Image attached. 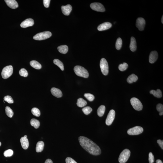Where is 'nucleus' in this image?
Listing matches in <instances>:
<instances>
[{
	"label": "nucleus",
	"mask_w": 163,
	"mask_h": 163,
	"mask_svg": "<svg viewBox=\"0 0 163 163\" xmlns=\"http://www.w3.org/2000/svg\"><path fill=\"white\" fill-rule=\"evenodd\" d=\"M79 141L83 148L91 154L98 156L101 153L99 147L87 138L80 136L79 138Z\"/></svg>",
	"instance_id": "obj_1"
},
{
	"label": "nucleus",
	"mask_w": 163,
	"mask_h": 163,
	"mask_svg": "<svg viewBox=\"0 0 163 163\" xmlns=\"http://www.w3.org/2000/svg\"><path fill=\"white\" fill-rule=\"evenodd\" d=\"M74 71L78 76L87 78L89 76L88 71L84 67L80 66H75L74 68Z\"/></svg>",
	"instance_id": "obj_2"
},
{
	"label": "nucleus",
	"mask_w": 163,
	"mask_h": 163,
	"mask_svg": "<svg viewBox=\"0 0 163 163\" xmlns=\"http://www.w3.org/2000/svg\"><path fill=\"white\" fill-rule=\"evenodd\" d=\"M131 151L129 149H125L122 151L120 154L118 161L120 163L126 162L131 155Z\"/></svg>",
	"instance_id": "obj_3"
},
{
	"label": "nucleus",
	"mask_w": 163,
	"mask_h": 163,
	"mask_svg": "<svg viewBox=\"0 0 163 163\" xmlns=\"http://www.w3.org/2000/svg\"><path fill=\"white\" fill-rule=\"evenodd\" d=\"M13 68L12 66H7L3 68L2 71L1 75L4 79L9 78L13 74Z\"/></svg>",
	"instance_id": "obj_4"
},
{
	"label": "nucleus",
	"mask_w": 163,
	"mask_h": 163,
	"mask_svg": "<svg viewBox=\"0 0 163 163\" xmlns=\"http://www.w3.org/2000/svg\"><path fill=\"white\" fill-rule=\"evenodd\" d=\"M52 36L51 32L45 31L38 33L33 37L34 39L36 40H42L49 38Z\"/></svg>",
	"instance_id": "obj_5"
},
{
	"label": "nucleus",
	"mask_w": 163,
	"mask_h": 163,
	"mask_svg": "<svg viewBox=\"0 0 163 163\" xmlns=\"http://www.w3.org/2000/svg\"><path fill=\"white\" fill-rule=\"evenodd\" d=\"M130 102L132 106L135 110L140 111L142 109L143 105L138 99L135 97L132 98Z\"/></svg>",
	"instance_id": "obj_6"
},
{
	"label": "nucleus",
	"mask_w": 163,
	"mask_h": 163,
	"mask_svg": "<svg viewBox=\"0 0 163 163\" xmlns=\"http://www.w3.org/2000/svg\"><path fill=\"white\" fill-rule=\"evenodd\" d=\"M100 66L103 74L105 75H107L108 73L109 67L108 62L105 59L102 58L101 59Z\"/></svg>",
	"instance_id": "obj_7"
},
{
	"label": "nucleus",
	"mask_w": 163,
	"mask_h": 163,
	"mask_svg": "<svg viewBox=\"0 0 163 163\" xmlns=\"http://www.w3.org/2000/svg\"><path fill=\"white\" fill-rule=\"evenodd\" d=\"M143 129L142 127L137 126L128 130L127 133L129 135H138L143 133Z\"/></svg>",
	"instance_id": "obj_8"
},
{
	"label": "nucleus",
	"mask_w": 163,
	"mask_h": 163,
	"mask_svg": "<svg viewBox=\"0 0 163 163\" xmlns=\"http://www.w3.org/2000/svg\"><path fill=\"white\" fill-rule=\"evenodd\" d=\"M91 8L93 10L99 12H103L105 11V9L103 5L100 3H94L91 4Z\"/></svg>",
	"instance_id": "obj_9"
},
{
	"label": "nucleus",
	"mask_w": 163,
	"mask_h": 163,
	"mask_svg": "<svg viewBox=\"0 0 163 163\" xmlns=\"http://www.w3.org/2000/svg\"><path fill=\"white\" fill-rule=\"evenodd\" d=\"M115 112L114 110H110L108 114L106 120V125L109 126L111 125L115 117Z\"/></svg>",
	"instance_id": "obj_10"
},
{
	"label": "nucleus",
	"mask_w": 163,
	"mask_h": 163,
	"mask_svg": "<svg viewBox=\"0 0 163 163\" xmlns=\"http://www.w3.org/2000/svg\"><path fill=\"white\" fill-rule=\"evenodd\" d=\"M145 24V21L144 19L139 18L137 19L136 26L139 31H143L144 30Z\"/></svg>",
	"instance_id": "obj_11"
},
{
	"label": "nucleus",
	"mask_w": 163,
	"mask_h": 163,
	"mask_svg": "<svg viewBox=\"0 0 163 163\" xmlns=\"http://www.w3.org/2000/svg\"><path fill=\"white\" fill-rule=\"evenodd\" d=\"M34 21L31 18L26 19L21 23L20 26L22 28H26L27 27L32 26L34 24Z\"/></svg>",
	"instance_id": "obj_12"
},
{
	"label": "nucleus",
	"mask_w": 163,
	"mask_h": 163,
	"mask_svg": "<svg viewBox=\"0 0 163 163\" xmlns=\"http://www.w3.org/2000/svg\"><path fill=\"white\" fill-rule=\"evenodd\" d=\"M72 8L71 5L69 4L65 6H62L61 7L62 12L64 15L67 16L69 15L72 10Z\"/></svg>",
	"instance_id": "obj_13"
},
{
	"label": "nucleus",
	"mask_w": 163,
	"mask_h": 163,
	"mask_svg": "<svg viewBox=\"0 0 163 163\" xmlns=\"http://www.w3.org/2000/svg\"><path fill=\"white\" fill-rule=\"evenodd\" d=\"M112 26L111 23L105 22L100 24L98 27V30L99 31H104L110 28Z\"/></svg>",
	"instance_id": "obj_14"
},
{
	"label": "nucleus",
	"mask_w": 163,
	"mask_h": 163,
	"mask_svg": "<svg viewBox=\"0 0 163 163\" xmlns=\"http://www.w3.org/2000/svg\"><path fill=\"white\" fill-rule=\"evenodd\" d=\"M158 57V52L156 51L151 52L149 55V61L151 63H153L156 62Z\"/></svg>",
	"instance_id": "obj_15"
},
{
	"label": "nucleus",
	"mask_w": 163,
	"mask_h": 163,
	"mask_svg": "<svg viewBox=\"0 0 163 163\" xmlns=\"http://www.w3.org/2000/svg\"><path fill=\"white\" fill-rule=\"evenodd\" d=\"M7 5L11 9H15L19 7L18 3L15 0H5Z\"/></svg>",
	"instance_id": "obj_16"
},
{
	"label": "nucleus",
	"mask_w": 163,
	"mask_h": 163,
	"mask_svg": "<svg viewBox=\"0 0 163 163\" xmlns=\"http://www.w3.org/2000/svg\"><path fill=\"white\" fill-rule=\"evenodd\" d=\"M51 94L54 96L58 98L61 97L63 96L61 91L59 89L53 87L51 89Z\"/></svg>",
	"instance_id": "obj_17"
},
{
	"label": "nucleus",
	"mask_w": 163,
	"mask_h": 163,
	"mask_svg": "<svg viewBox=\"0 0 163 163\" xmlns=\"http://www.w3.org/2000/svg\"><path fill=\"white\" fill-rule=\"evenodd\" d=\"M21 145L23 149H26L28 148L29 143L28 139L27 137H22L20 139Z\"/></svg>",
	"instance_id": "obj_18"
},
{
	"label": "nucleus",
	"mask_w": 163,
	"mask_h": 163,
	"mask_svg": "<svg viewBox=\"0 0 163 163\" xmlns=\"http://www.w3.org/2000/svg\"><path fill=\"white\" fill-rule=\"evenodd\" d=\"M130 49L132 51L134 52L137 49V43L135 38L132 37L131 38L130 44Z\"/></svg>",
	"instance_id": "obj_19"
},
{
	"label": "nucleus",
	"mask_w": 163,
	"mask_h": 163,
	"mask_svg": "<svg viewBox=\"0 0 163 163\" xmlns=\"http://www.w3.org/2000/svg\"><path fill=\"white\" fill-rule=\"evenodd\" d=\"M44 146V143L43 141H40L37 143L36 148L37 152H41L43 150Z\"/></svg>",
	"instance_id": "obj_20"
},
{
	"label": "nucleus",
	"mask_w": 163,
	"mask_h": 163,
	"mask_svg": "<svg viewBox=\"0 0 163 163\" xmlns=\"http://www.w3.org/2000/svg\"><path fill=\"white\" fill-rule=\"evenodd\" d=\"M138 79V77L137 75H135L134 74L129 75L127 79V83H132L133 82H136Z\"/></svg>",
	"instance_id": "obj_21"
},
{
	"label": "nucleus",
	"mask_w": 163,
	"mask_h": 163,
	"mask_svg": "<svg viewBox=\"0 0 163 163\" xmlns=\"http://www.w3.org/2000/svg\"><path fill=\"white\" fill-rule=\"evenodd\" d=\"M151 94L154 95V96L158 98H160L162 97V92L160 89H158L156 91L154 90H151L150 91Z\"/></svg>",
	"instance_id": "obj_22"
},
{
	"label": "nucleus",
	"mask_w": 163,
	"mask_h": 163,
	"mask_svg": "<svg viewBox=\"0 0 163 163\" xmlns=\"http://www.w3.org/2000/svg\"><path fill=\"white\" fill-rule=\"evenodd\" d=\"M57 49L60 53L62 54H66L68 50V46L66 45H62L59 46Z\"/></svg>",
	"instance_id": "obj_23"
},
{
	"label": "nucleus",
	"mask_w": 163,
	"mask_h": 163,
	"mask_svg": "<svg viewBox=\"0 0 163 163\" xmlns=\"http://www.w3.org/2000/svg\"><path fill=\"white\" fill-rule=\"evenodd\" d=\"M77 104L78 106L82 108L86 105L87 102L83 98H80L77 100Z\"/></svg>",
	"instance_id": "obj_24"
},
{
	"label": "nucleus",
	"mask_w": 163,
	"mask_h": 163,
	"mask_svg": "<svg viewBox=\"0 0 163 163\" xmlns=\"http://www.w3.org/2000/svg\"><path fill=\"white\" fill-rule=\"evenodd\" d=\"M30 65L34 68L39 69L42 68V65L38 62L36 61H32L30 62Z\"/></svg>",
	"instance_id": "obj_25"
},
{
	"label": "nucleus",
	"mask_w": 163,
	"mask_h": 163,
	"mask_svg": "<svg viewBox=\"0 0 163 163\" xmlns=\"http://www.w3.org/2000/svg\"><path fill=\"white\" fill-rule=\"evenodd\" d=\"M106 110V107L104 105L100 106L97 111V113L99 117H101L103 115Z\"/></svg>",
	"instance_id": "obj_26"
},
{
	"label": "nucleus",
	"mask_w": 163,
	"mask_h": 163,
	"mask_svg": "<svg viewBox=\"0 0 163 163\" xmlns=\"http://www.w3.org/2000/svg\"><path fill=\"white\" fill-rule=\"evenodd\" d=\"M30 124L31 125L33 126L35 129H37L39 127L40 122L38 120L36 119H32L31 120Z\"/></svg>",
	"instance_id": "obj_27"
},
{
	"label": "nucleus",
	"mask_w": 163,
	"mask_h": 163,
	"mask_svg": "<svg viewBox=\"0 0 163 163\" xmlns=\"http://www.w3.org/2000/svg\"><path fill=\"white\" fill-rule=\"evenodd\" d=\"M53 62L55 65L58 66L62 71L64 70L63 64L60 60L57 59H54L53 61Z\"/></svg>",
	"instance_id": "obj_28"
},
{
	"label": "nucleus",
	"mask_w": 163,
	"mask_h": 163,
	"mask_svg": "<svg viewBox=\"0 0 163 163\" xmlns=\"http://www.w3.org/2000/svg\"><path fill=\"white\" fill-rule=\"evenodd\" d=\"M6 114L9 118H12L13 115L14 113L13 110L8 106H7L5 109Z\"/></svg>",
	"instance_id": "obj_29"
},
{
	"label": "nucleus",
	"mask_w": 163,
	"mask_h": 163,
	"mask_svg": "<svg viewBox=\"0 0 163 163\" xmlns=\"http://www.w3.org/2000/svg\"><path fill=\"white\" fill-rule=\"evenodd\" d=\"M122 41L121 39L119 38L116 41L115 44L116 49L117 50H119L121 49L122 47Z\"/></svg>",
	"instance_id": "obj_30"
},
{
	"label": "nucleus",
	"mask_w": 163,
	"mask_h": 163,
	"mask_svg": "<svg viewBox=\"0 0 163 163\" xmlns=\"http://www.w3.org/2000/svg\"><path fill=\"white\" fill-rule=\"evenodd\" d=\"M31 112L33 115L36 117H39L40 115V110L38 108H34L32 109Z\"/></svg>",
	"instance_id": "obj_31"
},
{
	"label": "nucleus",
	"mask_w": 163,
	"mask_h": 163,
	"mask_svg": "<svg viewBox=\"0 0 163 163\" xmlns=\"http://www.w3.org/2000/svg\"><path fill=\"white\" fill-rule=\"evenodd\" d=\"M92 109L90 106H87L82 109L83 113L86 115H88L90 114L92 112Z\"/></svg>",
	"instance_id": "obj_32"
},
{
	"label": "nucleus",
	"mask_w": 163,
	"mask_h": 163,
	"mask_svg": "<svg viewBox=\"0 0 163 163\" xmlns=\"http://www.w3.org/2000/svg\"><path fill=\"white\" fill-rule=\"evenodd\" d=\"M128 67V64L126 63H124L123 64H120L118 66V68L120 71H123L126 70Z\"/></svg>",
	"instance_id": "obj_33"
},
{
	"label": "nucleus",
	"mask_w": 163,
	"mask_h": 163,
	"mask_svg": "<svg viewBox=\"0 0 163 163\" xmlns=\"http://www.w3.org/2000/svg\"><path fill=\"white\" fill-rule=\"evenodd\" d=\"M84 96L85 98H86L87 100L90 102L92 101L95 98V97L94 95L90 94H89V93L85 94Z\"/></svg>",
	"instance_id": "obj_34"
},
{
	"label": "nucleus",
	"mask_w": 163,
	"mask_h": 163,
	"mask_svg": "<svg viewBox=\"0 0 163 163\" xmlns=\"http://www.w3.org/2000/svg\"><path fill=\"white\" fill-rule=\"evenodd\" d=\"M156 109L159 112V115L160 116L163 114V106L161 104H159L156 106Z\"/></svg>",
	"instance_id": "obj_35"
},
{
	"label": "nucleus",
	"mask_w": 163,
	"mask_h": 163,
	"mask_svg": "<svg viewBox=\"0 0 163 163\" xmlns=\"http://www.w3.org/2000/svg\"><path fill=\"white\" fill-rule=\"evenodd\" d=\"M19 74L21 76L26 77L28 76V73L26 70L24 68L21 69L19 71Z\"/></svg>",
	"instance_id": "obj_36"
},
{
	"label": "nucleus",
	"mask_w": 163,
	"mask_h": 163,
	"mask_svg": "<svg viewBox=\"0 0 163 163\" xmlns=\"http://www.w3.org/2000/svg\"><path fill=\"white\" fill-rule=\"evenodd\" d=\"M13 154V151L11 149L6 150L4 153V155L5 157H10L12 156Z\"/></svg>",
	"instance_id": "obj_37"
},
{
	"label": "nucleus",
	"mask_w": 163,
	"mask_h": 163,
	"mask_svg": "<svg viewBox=\"0 0 163 163\" xmlns=\"http://www.w3.org/2000/svg\"><path fill=\"white\" fill-rule=\"evenodd\" d=\"M4 100L9 104H12L14 103L13 99L10 96H5L4 98Z\"/></svg>",
	"instance_id": "obj_38"
},
{
	"label": "nucleus",
	"mask_w": 163,
	"mask_h": 163,
	"mask_svg": "<svg viewBox=\"0 0 163 163\" xmlns=\"http://www.w3.org/2000/svg\"><path fill=\"white\" fill-rule=\"evenodd\" d=\"M149 163H154V158L152 153L150 152L149 155Z\"/></svg>",
	"instance_id": "obj_39"
},
{
	"label": "nucleus",
	"mask_w": 163,
	"mask_h": 163,
	"mask_svg": "<svg viewBox=\"0 0 163 163\" xmlns=\"http://www.w3.org/2000/svg\"><path fill=\"white\" fill-rule=\"evenodd\" d=\"M66 163H77L75 160L71 158L68 157L66 159Z\"/></svg>",
	"instance_id": "obj_40"
},
{
	"label": "nucleus",
	"mask_w": 163,
	"mask_h": 163,
	"mask_svg": "<svg viewBox=\"0 0 163 163\" xmlns=\"http://www.w3.org/2000/svg\"><path fill=\"white\" fill-rule=\"evenodd\" d=\"M50 1V0H44L43 4L44 7L46 8L49 7Z\"/></svg>",
	"instance_id": "obj_41"
},
{
	"label": "nucleus",
	"mask_w": 163,
	"mask_h": 163,
	"mask_svg": "<svg viewBox=\"0 0 163 163\" xmlns=\"http://www.w3.org/2000/svg\"><path fill=\"white\" fill-rule=\"evenodd\" d=\"M157 143H158L159 145H160L161 148L163 149V141L161 139H159L157 141Z\"/></svg>",
	"instance_id": "obj_42"
},
{
	"label": "nucleus",
	"mask_w": 163,
	"mask_h": 163,
	"mask_svg": "<svg viewBox=\"0 0 163 163\" xmlns=\"http://www.w3.org/2000/svg\"><path fill=\"white\" fill-rule=\"evenodd\" d=\"M44 163H53V162L50 159H48L46 160Z\"/></svg>",
	"instance_id": "obj_43"
},
{
	"label": "nucleus",
	"mask_w": 163,
	"mask_h": 163,
	"mask_svg": "<svg viewBox=\"0 0 163 163\" xmlns=\"http://www.w3.org/2000/svg\"><path fill=\"white\" fill-rule=\"evenodd\" d=\"M156 163H163L162 161L160 160H157L156 161Z\"/></svg>",
	"instance_id": "obj_44"
},
{
	"label": "nucleus",
	"mask_w": 163,
	"mask_h": 163,
	"mask_svg": "<svg viewBox=\"0 0 163 163\" xmlns=\"http://www.w3.org/2000/svg\"><path fill=\"white\" fill-rule=\"evenodd\" d=\"M161 22H162V23H163V16L162 15V19H161Z\"/></svg>",
	"instance_id": "obj_45"
},
{
	"label": "nucleus",
	"mask_w": 163,
	"mask_h": 163,
	"mask_svg": "<svg viewBox=\"0 0 163 163\" xmlns=\"http://www.w3.org/2000/svg\"><path fill=\"white\" fill-rule=\"evenodd\" d=\"M24 137H27V136L26 135H25L24 136Z\"/></svg>",
	"instance_id": "obj_46"
},
{
	"label": "nucleus",
	"mask_w": 163,
	"mask_h": 163,
	"mask_svg": "<svg viewBox=\"0 0 163 163\" xmlns=\"http://www.w3.org/2000/svg\"><path fill=\"white\" fill-rule=\"evenodd\" d=\"M1 142H0V146H1Z\"/></svg>",
	"instance_id": "obj_47"
}]
</instances>
